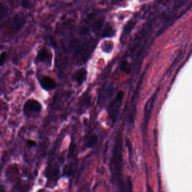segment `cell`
<instances>
[{"label":"cell","instance_id":"15","mask_svg":"<svg viewBox=\"0 0 192 192\" xmlns=\"http://www.w3.org/2000/svg\"><path fill=\"white\" fill-rule=\"evenodd\" d=\"M29 5V1H22V6L24 8H27L28 6Z\"/></svg>","mask_w":192,"mask_h":192},{"label":"cell","instance_id":"11","mask_svg":"<svg viewBox=\"0 0 192 192\" xmlns=\"http://www.w3.org/2000/svg\"><path fill=\"white\" fill-rule=\"evenodd\" d=\"M121 70L126 74H130L131 72V65L127 60H123L121 65Z\"/></svg>","mask_w":192,"mask_h":192},{"label":"cell","instance_id":"12","mask_svg":"<svg viewBox=\"0 0 192 192\" xmlns=\"http://www.w3.org/2000/svg\"><path fill=\"white\" fill-rule=\"evenodd\" d=\"M97 142V137L96 135H92L87 139L86 142L87 146L88 147H94Z\"/></svg>","mask_w":192,"mask_h":192},{"label":"cell","instance_id":"10","mask_svg":"<svg viewBox=\"0 0 192 192\" xmlns=\"http://www.w3.org/2000/svg\"><path fill=\"white\" fill-rule=\"evenodd\" d=\"M114 29L112 25L110 23H107L105 28L103 30V36L104 37H111L114 34Z\"/></svg>","mask_w":192,"mask_h":192},{"label":"cell","instance_id":"3","mask_svg":"<svg viewBox=\"0 0 192 192\" xmlns=\"http://www.w3.org/2000/svg\"><path fill=\"white\" fill-rule=\"evenodd\" d=\"M123 97V92L120 91L117 93L116 97L112 102L109 108V113L113 121H116L120 113V108Z\"/></svg>","mask_w":192,"mask_h":192},{"label":"cell","instance_id":"9","mask_svg":"<svg viewBox=\"0 0 192 192\" xmlns=\"http://www.w3.org/2000/svg\"><path fill=\"white\" fill-rule=\"evenodd\" d=\"M113 42L111 41H104L101 45V49L105 53H111L113 49Z\"/></svg>","mask_w":192,"mask_h":192},{"label":"cell","instance_id":"5","mask_svg":"<svg viewBox=\"0 0 192 192\" xmlns=\"http://www.w3.org/2000/svg\"><path fill=\"white\" fill-rule=\"evenodd\" d=\"M37 81L42 89L46 91H50L55 89L57 87L56 81L50 76L45 75L37 77Z\"/></svg>","mask_w":192,"mask_h":192},{"label":"cell","instance_id":"8","mask_svg":"<svg viewBox=\"0 0 192 192\" xmlns=\"http://www.w3.org/2000/svg\"><path fill=\"white\" fill-rule=\"evenodd\" d=\"M9 8L5 3H0V21L5 19L8 17Z\"/></svg>","mask_w":192,"mask_h":192},{"label":"cell","instance_id":"1","mask_svg":"<svg viewBox=\"0 0 192 192\" xmlns=\"http://www.w3.org/2000/svg\"><path fill=\"white\" fill-rule=\"evenodd\" d=\"M53 55L51 51L46 47H42L37 51V55L34 60L36 65L44 64L48 68H50L53 64Z\"/></svg>","mask_w":192,"mask_h":192},{"label":"cell","instance_id":"7","mask_svg":"<svg viewBox=\"0 0 192 192\" xmlns=\"http://www.w3.org/2000/svg\"><path fill=\"white\" fill-rule=\"evenodd\" d=\"M156 96H157V93L154 94L152 96V97H151L146 104L145 111V120L146 121H147V119H148V118L149 117L151 108H152L153 105H154V103L156 100Z\"/></svg>","mask_w":192,"mask_h":192},{"label":"cell","instance_id":"6","mask_svg":"<svg viewBox=\"0 0 192 192\" xmlns=\"http://www.w3.org/2000/svg\"><path fill=\"white\" fill-rule=\"evenodd\" d=\"M72 79L77 82L78 86H81L87 78V70L85 68H82L77 70L73 74Z\"/></svg>","mask_w":192,"mask_h":192},{"label":"cell","instance_id":"13","mask_svg":"<svg viewBox=\"0 0 192 192\" xmlns=\"http://www.w3.org/2000/svg\"><path fill=\"white\" fill-rule=\"evenodd\" d=\"M8 58V55L6 51H3L0 54V67H3L5 64Z\"/></svg>","mask_w":192,"mask_h":192},{"label":"cell","instance_id":"2","mask_svg":"<svg viewBox=\"0 0 192 192\" xmlns=\"http://www.w3.org/2000/svg\"><path fill=\"white\" fill-rule=\"evenodd\" d=\"M42 109L41 103L34 99H29L27 100L23 108V113L27 118H31L35 114H39Z\"/></svg>","mask_w":192,"mask_h":192},{"label":"cell","instance_id":"16","mask_svg":"<svg viewBox=\"0 0 192 192\" xmlns=\"http://www.w3.org/2000/svg\"><path fill=\"white\" fill-rule=\"evenodd\" d=\"M0 192H6L5 190L4 189L3 187L1 185H0Z\"/></svg>","mask_w":192,"mask_h":192},{"label":"cell","instance_id":"4","mask_svg":"<svg viewBox=\"0 0 192 192\" xmlns=\"http://www.w3.org/2000/svg\"><path fill=\"white\" fill-rule=\"evenodd\" d=\"M8 25H11L13 33H18L21 31L27 23V18L23 14H17L8 21Z\"/></svg>","mask_w":192,"mask_h":192},{"label":"cell","instance_id":"14","mask_svg":"<svg viewBox=\"0 0 192 192\" xmlns=\"http://www.w3.org/2000/svg\"><path fill=\"white\" fill-rule=\"evenodd\" d=\"M27 143V144H28L29 147H34V146H35V145H36V142L33 141V140H28Z\"/></svg>","mask_w":192,"mask_h":192}]
</instances>
